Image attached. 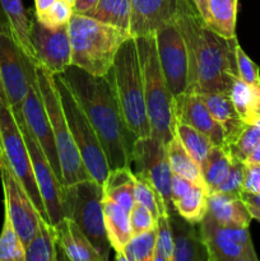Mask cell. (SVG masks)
<instances>
[{"label": "cell", "mask_w": 260, "mask_h": 261, "mask_svg": "<svg viewBox=\"0 0 260 261\" xmlns=\"http://www.w3.org/2000/svg\"><path fill=\"white\" fill-rule=\"evenodd\" d=\"M94 127L110 170L132 167L137 138L127 127L115 91L111 69L106 75H93L75 65L60 73Z\"/></svg>", "instance_id": "obj_1"}, {"label": "cell", "mask_w": 260, "mask_h": 261, "mask_svg": "<svg viewBox=\"0 0 260 261\" xmlns=\"http://www.w3.org/2000/svg\"><path fill=\"white\" fill-rule=\"evenodd\" d=\"M186 43L189 60L188 91L203 94L222 92L229 94L239 76L236 37L227 38L212 30L199 13L181 17L176 22Z\"/></svg>", "instance_id": "obj_2"}, {"label": "cell", "mask_w": 260, "mask_h": 261, "mask_svg": "<svg viewBox=\"0 0 260 261\" xmlns=\"http://www.w3.org/2000/svg\"><path fill=\"white\" fill-rule=\"evenodd\" d=\"M71 65L93 75H106L130 31L106 24L86 14L73 13L68 24Z\"/></svg>", "instance_id": "obj_3"}, {"label": "cell", "mask_w": 260, "mask_h": 261, "mask_svg": "<svg viewBox=\"0 0 260 261\" xmlns=\"http://www.w3.org/2000/svg\"><path fill=\"white\" fill-rule=\"evenodd\" d=\"M134 38L142 68L150 137L167 145L176 135L175 97L163 75L157 53L155 33Z\"/></svg>", "instance_id": "obj_4"}, {"label": "cell", "mask_w": 260, "mask_h": 261, "mask_svg": "<svg viewBox=\"0 0 260 261\" xmlns=\"http://www.w3.org/2000/svg\"><path fill=\"white\" fill-rule=\"evenodd\" d=\"M111 74L120 107L129 130L137 139L150 137L142 68L137 42L133 36L127 38L117 51Z\"/></svg>", "instance_id": "obj_5"}, {"label": "cell", "mask_w": 260, "mask_h": 261, "mask_svg": "<svg viewBox=\"0 0 260 261\" xmlns=\"http://www.w3.org/2000/svg\"><path fill=\"white\" fill-rule=\"evenodd\" d=\"M63 206L65 218L71 219L82 229L102 260H109L111 245L105 226L101 184L89 178L64 186Z\"/></svg>", "instance_id": "obj_6"}, {"label": "cell", "mask_w": 260, "mask_h": 261, "mask_svg": "<svg viewBox=\"0 0 260 261\" xmlns=\"http://www.w3.org/2000/svg\"><path fill=\"white\" fill-rule=\"evenodd\" d=\"M35 69L38 89H40L47 116L51 121L54 135H55L64 186L71 185V184L79 182V181L89 180L92 178L91 175L82 161L81 154L76 149V145L71 137L70 130H69L60 97H59L55 81H54V74L46 70L40 64H36Z\"/></svg>", "instance_id": "obj_7"}, {"label": "cell", "mask_w": 260, "mask_h": 261, "mask_svg": "<svg viewBox=\"0 0 260 261\" xmlns=\"http://www.w3.org/2000/svg\"><path fill=\"white\" fill-rule=\"evenodd\" d=\"M54 81H55L56 89L60 97L69 130H70L82 161L91 177L102 185L109 175L110 166L101 142L97 137L96 130L92 126L88 116L82 109L81 103L63 76L60 74H56L54 75Z\"/></svg>", "instance_id": "obj_8"}, {"label": "cell", "mask_w": 260, "mask_h": 261, "mask_svg": "<svg viewBox=\"0 0 260 261\" xmlns=\"http://www.w3.org/2000/svg\"><path fill=\"white\" fill-rule=\"evenodd\" d=\"M0 134H2V152L14 175L25 189L33 204L45 221L48 222L47 212L42 196L38 190L33 173L30 152L24 137L17 121L15 114L7 101L0 98Z\"/></svg>", "instance_id": "obj_9"}, {"label": "cell", "mask_w": 260, "mask_h": 261, "mask_svg": "<svg viewBox=\"0 0 260 261\" xmlns=\"http://www.w3.org/2000/svg\"><path fill=\"white\" fill-rule=\"evenodd\" d=\"M35 66L9 33L0 28V81L8 105L14 112H22L31 81L36 76Z\"/></svg>", "instance_id": "obj_10"}, {"label": "cell", "mask_w": 260, "mask_h": 261, "mask_svg": "<svg viewBox=\"0 0 260 261\" xmlns=\"http://www.w3.org/2000/svg\"><path fill=\"white\" fill-rule=\"evenodd\" d=\"M199 229L209 261H257L249 227L222 226L206 214Z\"/></svg>", "instance_id": "obj_11"}, {"label": "cell", "mask_w": 260, "mask_h": 261, "mask_svg": "<svg viewBox=\"0 0 260 261\" xmlns=\"http://www.w3.org/2000/svg\"><path fill=\"white\" fill-rule=\"evenodd\" d=\"M14 114L20 126V130L23 133V137H24L28 152H30L33 173H35L36 182H37L38 190H40L41 196H42L46 212H47L48 222L54 226V224L59 223V222L65 218L63 206L64 184L58 177L53 166L48 162L45 152L42 150L41 145L38 144L37 139L32 134L30 127H28L22 112H14Z\"/></svg>", "instance_id": "obj_12"}, {"label": "cell", "mask_w": 260, "mask_h": 261, "mask_svg": "<svg viewBox=\"0 0 260 261\" xmlns=\"http://www.w3.org/2000/svg\"><path fill=\"white\" fill-rule=\"evenodd\" d=\"M133 165L137 173L147 178L163 199L168 214L176 213L171 198L172 170L168 161L167 145L153 137L138 138L133 147Z\"/></svg>", "instance_id": "obj_13"}, {"label": "cell", "mask_w": 260, "mask_h": 261, "mask_svg": "<svg viewBox=\"0 0 260 261\" xmlns=\"http://www.w3.org/2000/svg\"><path fill=\"white\" fill-rule=\"evenodd\" d=\"M0 177L4 193V212L9 216L25 249L37 232L38 222L42 217L3 153H0Z\"/></svg>", "instance_id": "obj_14"}, {"label": "cell", "mask_w": 260, "mask_h": 261, "mask_svg": "<svg viewBox=\"0 0 260 261\" xmlns=\"http://www.w3.org/2000/svg\"><path fill=\"white\" fill-rule=\"evenodd\" d=\"M157 53L167 86L175 98L188 91L189 60L186 43L176 23L155 32Z\"/></svg>", "instance_id": "obj_15"}, {"label": "cell", "mask_w": 260, "mask_h": 261, "mask_svg": "<svg viewBox=\"0 0 260 261\" xmlns=\"http://www.w3.org/2000/svg\"><path fill=\"white\" fill-rule=\"evenodd\" d=\"M198 13L193 0H132L133 37L155 33L181 17Z\"/></svg>", "instance_id": "obj_16"}, {"label": "cell", "mask_w": 260, "mask_h": 261, "mask_svg": "<svg viewBox=\"0 0 260 261\" xmlns=\"http://www.w3.org/2000/svg\"><path fill=\"white\" fill-rule=\"evenodd\" d=\"M31 42L37 64L51 74H60L71 65V46L68 24L50 28L33 14L31 19Z\"/></svg>", "instance_id": "obj_17"}, {"label": "cell", "mask_w": 260, "mask_h": 261, "mask_svg": "<svg viewBox=\"0 0 260 261\" xmlns=\"http://www.w3.org/2000/svg\"><path fill=\"white\" fill-rule=\"evenodd\" d=\"M22 115L32 134L37 139L38 144L45 152L54 171L56 172L58 177L63 181V172H61L60 160H59L58 148H56L55 135H54L51 121L47 116L40 89H38L37 76L31 81L30 88H28L24 101L22 103Z\"/></svg>", "instance_id": "obj_18"}, {"label": "cell", "mask_w": 260, "mask_h": 261, "mask_svg": "<svg viewBox=\"0 0 260 261\" xmlns=\"http://www.w3.org/2000/svg\"><path fill=\"white\" fill-rule=\"evenodd\" d=\"M175 115L176 121L190 125L198 132L203 133L214 145L226 147L223 127L214 119L199 94L186 92L175 98Z\"/></svg>", "instance_id": "obj_19"}, {"label": "cell", "mask_w": 260, "mask_h": 261, "mask_svg": "<svg viewBox=\"0 0 260 261\" xmlns=\"http://www.w3.org/2000/svg\"><path fill=\"white\" fill-rule=\"evenodd\" d=\"M173 236L172 261H209L200 229L177 213L168 214Z\"/></svg>", "instance_id": "obj_20"}, {"label": "cell", "mask_w": 260, "mask_h": 261, "mask_svg": "<svg viewBox=\"0 0 260 261\" xmlns=\"http://www.w3.org/2000/svg\"><path fill=\"white\" fill-rule=\"evenodd\" d=\"M56 246L60 247L64 257L71 261H103L82 229L71 219L64 218L54 224Z\"/></svg>", "instance_id": "obj_21"}, {"label": "cell", "mask_w": 260, "mask_h": 261, "mask_svg": "<svg viewBox=\"0 0 260 261\" xmlns=\"http://www.w3.org/2000/svg\"><path fill=\"white\" fill-rule=\"evenodd\" d=\"M199 96L201 97L214 119L223 127L226 148H228L232 143L236 142L246 122L236 110L229 94L214 92V93H203Z\"/></svg>", "instance_id": "obj_22"}, {"label": "cell", "mask_w": 260, "mask_h": 261, "mask_svg": "<svg viewBox=\"0 0 260 261\" xmlns=\"http://www.w3.org/2000/svg\"><path fill=\"white\" fill-rule=\"evenodd\" d=\"M0 9L5 19V31L22 53L36 65L37 60L30 36L31 19L23 7L22 0H0Z\"/></svg>", "instance_id": "obj_23"}, {"label": "cell", "mask_w": 260, "mask_h": 261, "mask_svg": "<svg viewBox=\"0 0 260 261\" xmlns=\"http://www.w3.org/2000/svg\"><path fill=\"white\" fill-rule=\"evenodd\" d=\"M208 214L222 226L249 227L252 217L241 196L223 193L209 194Z\"/></svg>", "instance_id": "obj_24"}, {"label": "cell", "mask_w": 260, "mask_h": 261, "mask_svg": "<svg viewBox=\"0 0 260 261\" xmlns=\"http://www.w3.org/2000/svg\"><path fill=\"white\" fill-rule=\"evenodd\" d=\"M130 212L125 211L122 206L112 201L111 199L103 198V214L105 226H106L107 239H109L111 249L120 255L125 245L133 236L132 226H130Z\"/></svg>", "instance_id": "obj_25"}, {"label": "cell", "mask_w": 260, "mask_h": 261, "mask_svg": "<svg viewBox=\"0 0 260 261\" xmlns=\"http://www.w3.org/2000/svg\"><path fill=\"white\" fill-rule=\"evenodd\" d=\"M103 198L111 199L116 204L130 212L135 204V175L132 167L112 168L102 184Z\"/></svg>", "instance_id": "obj_26"}, {"label": "cell", "mask_w": 260, "mask_h": 261, "mask_svg": "<svg viewBox=\"0 0 260 261\" xmlns=\"http://www.w3.org/2000/svg\"><path fill=\"white\" fill-rule=\"evenodd\" d=\"M167 153L171 170L173 173H177V175L188 178L194 185L205 188L200 166L184 148L183 143L178 139L177 135H175L173 139L167 144Z\"/></svg>", "instance_id": "obj_27"}, {"label": "cell", "mask_w": 260, "mask_h": 261, "mask_svg": "<svg viewBox=\"0 0 260 261\" xmlns=\"http://www.w3.org/2000/svg\"><path fill=\"white\" fill-rule=\"evenodd\" d=\"M232 157L226 147L214 145L200 166L201 175L208 193H213L224 181L231 167Z\"/></svg>", "instance_id": "obj_28"}, {"label": "cell", "mask_w": 260, "mask_h": 261, "mask_svg": "<svg viewBox=\"0 0 260 261\" xmlns=\"http://www.w3.org/2000/svg\"><path fill=\"white\" fill-rule=\"evenodd\" d=\"M86 15L106 24L130 31L132 0H98L96 7Z\"/></svg>", "instance_id": "obj_29"}, {"label": "cell", "mask_w": 260, "mask_h": 261, "mask_svg": "<svg viewBox=\"0 0 260 261\" xmlns=\"http://www.w3.org/2000/svg\"><path fill=\"white\" fill-rule=\"evenodd\" d=\"M55 229L43 218L38 222V229L30 244L25 246V261H56Z\"/></svg>", "instance_id": "obj_30"}, {"label": "cell", "mask_w": 260, "mask_h": 261, "mask_svg": "<svg viewBox=\"0 0 260 261\" xmlns=\"http://www.w3.org/2000/svg\"><path fill=\"white\" fill-rule=\"evenodd\" d=\"M237 2L239 0H208L209 20L206 24L224 37H236Z\"/></svg>", "instance_id": "obj_31"}, {"label": "cell", "mask_w": 260, "mask_h": 261, "mask_svg": "<svg viewBox=\"0 0 260 261\" xmlns=\"http://www.w3.org/2000/svg\"><path fill=\"white\" fill-rule=\"evenodd\" d=\"M175 211L178 216L183 217L193 224H199L209 209V193L205 188L194 185L186 195L173 203Z\"/></svg>", "instance_id": "obj_32"}, {"label": "cell", "mask_w": 260, "mask_h": 261, "mask_svg": "<svg viewBox=\"0 0 260 261\" xmlns=\"http://www.w3.org/2000/svg\"><path fill=\"white\" fill-rule=\"evenodd\" d=\"M157 241V228L143 233L133 234L116 260L120 261H153Z\"/></svg>", "instance_id": "obj_33"}, {"label": "cell", "mask_w": 260, "mask_h": 261, "mask_svg": "<svg viewBox=\"0 0 260 261\" xmlns=\"http://www.w3.org/2000/svg\"><path fill=\"white\" fill-rule=\"evenodd\" d=\"M229 97L245 122H249L255 115V107L260 97V83L247 84L237 76L229 91Z\"/></svg>", "instance_id": "obj_34"}, {"label": "cell", "mask_w": 260, "mask_h": 261, "mask_svg": "<svg viewBox=\"0 0 260 261\" xmlns=\"http://www.w3.org/2000/svg\"><path fill=\"white\" fill-rule=\"evenodd\" d=\"M176 135L189 154L196 161V163L199 166L203 165L209 150L214 147L212 140L190 125L180 121H176Z\"/></svg>", "instance_id": "obj_35"}, {"label": "cell", "mask_w": 260, "mask_h": 261, "mask_svg": "<svg viewBox=\"0 0 260 261\" xmlns=\"http://www.w3.org/2000/svg\"><path fill=\"white\" fill-rule=\"evenodd\" d=\"M0 261H25L24 245L5 212L0 233Z\"/></svg>", "instance_id": "obj_36"}, {"label": "cell", "mask_w": 260, "mask_h": 261, "mask_svg": "<svg viewBox=\"0 0 260 261\" xmlns=\"http://www.w3.org/2000/svg\"><path fill=\"white\" fill-rule=\"evenodd\" d=\"M260 143V127L254 124L246 122L244 130L237 138L236 142L232 143L227 150L233 160L245 162L250 153L259 145Z\"/></svg>", "instance_id": "obj_37"}, {"label": "cell", "mask_w": 260, "mask_h": 261, "mask_svg": "<svg viewBox=\"0 0 260 261\" xmlns=\"http://www.w3.org/2000/svg\"><path fill=\"white\" fill-rule=\"evenodd\" d=\"M157 219V241L153 261H172L173 236L168 221V213L160 214Z\"/></svg>", "instance_id": "obj_38"}, {"label": "cell", "mask_w": 260, "mask_h": 261, "mask_svg": "<svg viewBox=\"0 0 260 261\" xmlns=\"http://www.w3.org/2000/svg\"><path fill=\"white\" fill-rule=\"evenodd\" d=\"M73 13V7L69 3H66L65 0H56L47 10L42 13H35V15L42 24L50 28H56L69 24Z\"/></svg>", "instance_id": "obj_39"}, {"label": "cell", "mask_w": 260, "mask_h": 261, "mask_svg": "<svg viewBox=\"0 0 260 261\" xmlns=\"http://www.w3.org/2000/svg\"><path fill=\"white\" fill-rule=\"evenodd\" d=\"M245 170H246V165H245L244 162L232 158V163L231 167H229L228 175H227V177L224 178L223 182H222L213 193H223L241 196V193L244 191Z\"/></svg>", "instance_id": "obj_40"}, {"label": "cell", "mask_w": 260, "mask_h": 261, "mask_svg": "<svg viewBox=\"0 0 260 261\" xmlns=\"http://www.w3.org/2000/svg\"><path fill=\"white\" fill-rule=\"evenodd\" d=\"M130 226H132L133 234L143 233V232L150 231V229L157 228L158 219L150 211H148L145 206L135 203L129 213Z\"/></svg>", "instance_id": "obj_41"}, {"label": "cell", "mask_w": 260, "mask_h": 261, "mask_svg": "<svg viewBox=\"0 0 260 261\" xmlns=\"http://www.w3.org/2000/svg\"><path fill=\"white\" fill-rule=\"evenodd\" d=\"M236 63L239 78L246 82L247 84L260 83L259 66L249 58V55L242 50V47L240 45L236 46Z\"/></svg>", "instance_id": "obj_42"}, {"label": "cell", "mask_w": 260, "mask_h": 261, "mask_svg": "<svg viewBox=\"0 0 260 261\" xmlns=\"http://www.w3.org/2000/svg\"><path fill=\"white\" fill-rule=\"evenodd\" d=\"M244 191L260 195V165H246Z\"/></svg>", "instance_id": "obj_43"}, {"label": "cell", "mask_w": 260, "mask_h": 261, "mask_svg": "<svg viewBox=\"0 0 260 261\" xmlns=\"http://www.w3.org/2000/svg\"><path fill=\"white\" fill-rule=\"evenodd\" d=\"M194 184L189 181L188 178L183 177V176L177 175V173L172 172V180H171V198L172 201H177L178 199L183 198L184 195L191 190Z\"/></svg>", "instance_id": "obj_44"}, {"label": "cell", "mask_w": 260, "mask_h": 261, "mask_svg": "<svg viewBox=\"0 0 260 261\" xmlns=\"http://www.w3.org/2000/svg\"><path fill=\"white\" fill-rule=\"evenodd\" d=\"M97 3H98V0H75L73 10L74 13L87 14V13L91 12V10L96 7Z\"/></svg>", "instance_id": "obj_45"}, {"label": "cell", "mask_w": 260, "mask_h": 261, "mask_svg": "<svg viewBox=\"0 0 260 261\" xmlns=\"http://www.w3.org/2000/svg\"><path fill=\"white\" fill-rule=\"evenodd\" d=\"M194 5H195L196 10H198L199 14L201 15L205 23H208L209 20V13H208V0H193Z\"/></svg>", "instance_id": "obj_46"}, {"label": "cell", "mask_w": 260, "mask_h": 261, "mask_svg": "<svg viewBox=\"0 0 260 261\" xmlns=\"http://www.w3.org/2000/svg\"><path fill=\"white\" fill-rule=\"evenodd\" d=\"M245 165H260V143L245 161Z\"/></svg>", "instance_id": "obj_47"}, {"label": "cell", "mask_w": 260, "mask_h": 261, "mask_svg": "<svg viewBox=\"0 0 260 261\" xmlns=\"http://www.w3.org/2000/svg\"><path fill=\"white\" fill-rule=\"evenodd\" d=\"M56 0H35V13H42L47 10Z\"/></svg>", "instance_id": "obj_48"}, {"label": "cell", "mask_w": 260, "mask_h": 261, "mask_svg": "<svg viewBox=\"0 0 260 261\" xmlns=\"http://www.w3.org/2000/svg\"><path fill=\"white\" fill-rule=\"evenodd\" d=\"M249 212L250 214H251L252 219H256V221L260 222V211H257V209H249Z\"/></svg>", "instance_id": "obj_49"}, {"label": "cell", "mask_w": 260, "mask_h": 261, "mask_svg": "<svg viewBox=\"0 0 260 261\" xmlns=\"http://www.w3.org/2000/svg\"><path fill=\"white\" fill-rule=\"evenodd\" d=\"M249 124H254V125H256V126L260 127V116L259 115H254V116L251 117V120L249 121Z\"/></svg>", "instance_id": "obj_50"}, {"label": "cell", "mask_w": 260, "mask_h": 261, "mask_svg": "<svg viewBox=\"0 0 260 261\" xmlns=\"http://www.w3.org/2000/svg\"><path fill=\"white\" fill-rule=\"evenodd\" d=\"M0 98H2V99H4V101H7V98H5L4 88H3V84H2V81H0Z\"/></svg>", "instance_id": "obj_51"}, {"label": "cell", "mask_w": 260, "mask_h": 261, "mask_svg": "<svg viewBox=\"0 0 260 261\" xmlns=\"http://www.w3.org/2000/svg\"><path fill=\"white\" fill-rule=\"evenodd\" d=\"M255 115H259L260 116V97H259V101H257L256 107H255Z\"/></svg>", "instance_id": "obj_52"}, {"label": "cell", "mask_w": 260, "mask_h": 261, "mask_svg": "<svg viewBox=\"0 0 260 261\" xmlns=\"http://www.w3.org/2000/svg\"><path fill=\"white\" fill-rule=\"evenodd\" d=\"M66 3H69V4L71 5V7H74V3H75V0H65Z\"/></svg>", "instance_id": "obj_53"}, {"label": "cell", "mask_w": 260, "mask_h": 261, "mask_svg": "<svg viewBox=\"0 0 260 261\" xmlns=\"http://www.w3.org/2000/svg\"><path fill=\"white\" fill-rule=\"evenodd\" d=\"M0 152H2V134H0Z\"/></svg>", "instance_id": "obj_54"}]
</instances>
